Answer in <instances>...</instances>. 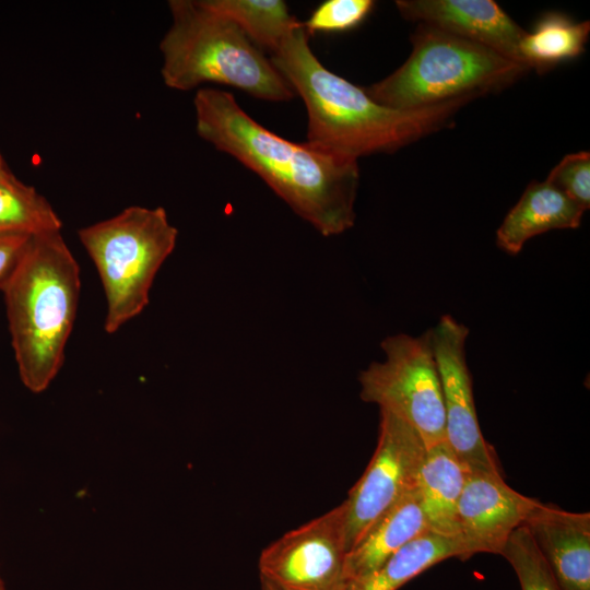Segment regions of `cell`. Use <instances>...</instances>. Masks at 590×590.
<instances>
[{"label": "cell", "instance_id": "1", "mask_svg": "<svg viewBox=\"0 0 590 590\" xmlns=\"http://www.w3.org/2000/svg\"><path fill=\"white\" fill-rule=\"evenodd\" d=\"M193 106L198 135L256 173L321 235H339L354 225L357 160L281 138L222 90L199 88Z\"/></svg>", "mask_w": 590, "mask_h": 590}, {"label": "cell", "instance_id": "2", "mask_svg": "<svg viewBox=\"0 0 590 590\" xmlns=\"http://www.w3.org/2000/svg\"><path fill=\"white\" fill-rule=\"evenodd\" d=\"M309 34L298 21L271 51L275 69L303 99L307 142L337 154L361 156L394 152L436 132L476 96L402 110L384 106L359 87L328 70L309 46Z\"/></svg>", "mask_w": 590, "mask_h": 590}, {"label": "cell", "instance_id": "3", "mask_svg": "<svg viewBox=\"0 0 590 590\" xmlns=\"http://www.w3.org/2000/svg\"><path fill=\"white\" fill-rule=\"evenodd\" d=\"M80 288V267L60 231L32 235L3 290L20 378L32 392L44 391L63 364Z\"/></svg>", "mask_w": 590, "mask_h": 590}, {"label": "cell", "instance_id": "4", "mask_svg": "<svg viewBox=\"0 0 590 590\" xmlns=\"http://www.w3.org/2000/svg\"><path fill=\"white\" fill-rule=\"evenodd\" d=\"M168 8L172 23L160 43L166 86L190 91L215 83L269 102L295 96L262 49L204 0H170Z\"/></svg>", "mask_w": 590, "mask_h": 590}, {"label": "cell", "instance_id": "5", "mask_svg": "<svg viewBox=\"0 0 590 590\" xmlns=\"http://www.w3.org/2000/svg\"><path fill=\"white\" fill-rule=\"evenodd\" d=\"M405 62L364 87L375 102L410 110L506 87L528 68L481 44L417 23Z\"/></svg>", "mask_w": 590, "mask_h": 590}, {"label": "cell", "instance_id": "6", "mask_svg": "<svg viewBox=\"0 0 590 590\" xmlns=\"http://www.w3.org/2000/svg\"><path fill=\"white\" fill-rule=\"evenodd\" d=\"M78 235L105 292L104 329L114 333L149 304L155 275L173 252L178 231L164 208L131 205Z\"/></svg>", "mask_w": 590, "mask_h": 590}, {"label": "cell", "instance_id": "7", "mask_svg": "<svg viewBox=\"0 0 590 590\" xmlns=\"http://www.w3.org/2000/svg\"><path fill=\"white\" fill-rule=\"evenodd\" d=\"M386 355L358 376L361 398L410 424L426 448L446 441L441 385L430 329L420 337L400 333L381 342Z\"/></svg>", "mask_w": 590, "mask_h": 590}, {"label": "cell", "instance_id": "8", "mask_svg": "<svg viewBox=\"0 0 590 590\" xmlns=\"http://www.w3.org/2000/svg\"><path fill=\"white\" fill-rule=\"evenodd\" d=\"M426 453L420 434L396 414L380 410L378 442L345 505L347 552L416 485Z\"/></svg>", "mask_w": 590, "mask_h": 590}, {"label": "cell", "instance_id": "9", "mask_svg": "<svg viewBox=\"0 0 590 590\" xmlns=\"http://www.w3.org/2000/svg\"><path fill=\"white\" fill-rule=\"evenodd\" d=\"M346 555L342 502L264 547L259 576L280 590H343Z\"/></svg>", "mask_w": 590, "mask_h": 590}, {"label": "cell", "instance_id": "10", "mask_svg": "<svg viewBox=\"0 0 590 590\" xmlns=\"http://www.w3.org/2000/svg\"><path fill=\"white\" fill-rule=\"evenodd\" d=\"M430 337L441 385L447 445L469 470L503 475L496 451L485 440L477 421L465 354L468 327L444 315L430 329Z\"/></svg>", "mask_w": 590, "mask_h": 590}, {"label": "cell", "instance_id": "11", "mask_svg": "<svg viewBox=\"0 0 590 590\" xmlns=\"http://www.w3.org/2000/svg\"><path fill=\"white\" fill-rule=\"evenodd\" d=\"M541 502L511 488L503 475L469 470L458 503V536L467 557L500 555L510 534Z\"/></svg>", "mask_w": 590, "mask_h": 590}, {"label": "cell", "instance_id": "12", "mask_svg": "<svg viewBox=\"0 0 590 590\" xmlns=\"http://www.w3.org/2000/svg\"><path fill=\"white\" fill-rule=\"evenodd\" d=\"M396 5L405 20L428 24L481 44L523 64L520 42L526 31L495 1L399 0Z\"/></svg>", "mask_w": 590, "mask_h": 590}, {"label": "cell", "instance_id": "13", "mask_svg": "<svg viewBox=\"0 0 590 590\" xmlns=\"http://www.w3.org/2000/svg\"><path fill=\"white\" fill-rule=\"evenodd\" d=\"M523 526L560 590H590V514L540 503Z\"/></svg>", "mask_w": 590, "mask_h": 590}, {"label": "cell", "instance_id": "14", "mask_svg": "<svg viewBox=\"0 0 590 590\" xmlns=\"http://www.w3.org/2000/svg\"><path fill=\"white\" fill-rule=\"evenodd\" d=\"M586 210L546 179L531 181L496 232L497 246L518 255L532 237L552 229L577 228Z\"/></svg>", "mask_w": 590, "mask_h": 590}, {"label": "cell", "instance_id": "15", "mask_svg": "<svg viewBox=\"0 0 590 590\" xmlns=\"http://www.w3.org/2000/svg\"><path fill=\"white\" fill-rule=\"evenodd\" d=\"M468 472L446 441L426 448L415 488L429 531L458 536L457 509Z\"/></svg>", "mask_w": 590, "mask_h": 590}, {"label": "cell", "instance_id": "16", "mask_svg": "<svg viewBox=\"0 0 590 590\" xmlns=\"http://www.w3.org/2000/svg\"><path fill=\"white\" fill-rule=\"evenodd\" d=\"M427 531L414 487L347 552L345 583L368 576L402 546Z\"/></svg>", "mask_w": 590, "mask_h": 590}, {"label": "cell", "instance_id": "17", "mask_svg": "<svg viewBox=\"0 0 590 590\" xmlns=\"http://www.w3.org/2000/svg\"><path fill=\"white\" fill-rule=\"evenodd\" d=\"M452 557L468 559L460 539L427 531L402 546L368 576L346 582L343 590H398L426 569Z\"/></svg>", "mask_w": 590, "mask_h": 590}, {"label": "cell", "instance_id": "18", "mask_svg": "<svg viewBox=\"0 0 590 590\" xmlns=\"http://www.w3.org/2000/svg\"><path fill=\"white\" fill-rule=\"evenodd\" d=\"M590 33L588 21L576 22L559 12H548L540 17L531 32L520 42V57L528 69L539 73L558 63L580 56Z\"/></svg>", "mask_w": 590, "mask_h": 590}, {"label": "cell", "instance_id": "19", "mask_svg": "<svg viewBox=\"0 0 590 590\" xmlns=\"http://www.w3.org/2000/svg\"><path fill=\"white\" fill-rule=\"evenodd\" d=\"M62 222L49 201L9 170L0 177V233L36 235L60 231Z\"/></svg>", "mask_w": 590, "mask_h": 590}, {"label": "cell", "instance_id": "20", "mask_svg": "<svg viewBox=\"0 0 590 590\" xmlns=\"http://www.w3.org/2000/svg\"><path fill=\"white\" fill-rule=\"evenodd\" d=\"M235 22L260 49L270 52L298 22L282 0H204Z\"/></svg>", "mask_w": 590, "mask_h": 590}, {"label": "cell", "instance_id": "21", "mask_svg": "<svg viewBox=\"0 0 590 590\" xmlns=\"http://www.w3.org/2000/svg\"><path fill=\"white\" fill-rule=\"evenodd\" d=\"M500 555L516 573L521 590H560L524 526L510 534Z\"/></svg>", "mask_w": 590, "mask_h": 590}, {"label": "cell", "instance_id": "22", "mask_svg": "<svg viewBox=\"0 0 590 590\" xmlns=\"http://www.w3.org/2000/svg\"><path fill=\"white\" fill-rule=\"evenodd\" d=\"M374 7L373 0H327L320 3L302 24L309 36L317 32H346L357 27Z\"/></svg>", "mask_w": 590, "mask_h": 590}, {"label": "cell", "instance_id": "23", "mask_svg": "<svg viewBox=\"0 0 590 590\" xmlns=\"http://www.w3.org/2000/svg\"><path fill=\"white\" fill-rule=\"evenodd\" d=\"M546 180L588 210L590 206V153L585 151L567 154L550 172Z\"/></svg>", "mask_w": 590, "mask_h": 590}, {"label": "cell", "instance_id": "24", "mask_svg": "<svg viewBox=\"0 0 590 590\" xmlns=\"http://www.w3.org/2000/svg\"><path fill=\"white\" fill-rule=\"evenodd\" d=\"M32 235L16 232L0 233V290L3 291L17 270Z\"/></svg>", "mask_w": 590, "mask_h": 590}, {"label": "cell", "instance_id": "25", "mask_svg": "<svg viewBox=\"0 0 590 590\" xmlns=\"http://www.w3.org/2000/svg\"><path fill=\"white\" fill-rule=\"evenodd\" d=\"M10 170V168L7 166V163L0 152V177H2L4 174H7Z\"/></svg>", "mask_w": 590, "mask_h": 590}, {"label": "cell", "instance_id": "26", "mask_svg": "<svg viewBox=\"0 0 590 590\" xmlns=\"http://www.w3.org/2000/svg\"><path fill=\"white\" fill-rule=\"evenodd\" d=\"M260 590H280V589L271 585L270 582L260 579Z\"/></svg>", "mask_w": 590, "mask_h": 590}, {"label": "cell", "instance_id": "27", "mask_svg": "<svg viewBox=\"0 0 590 590\" xmlns=\"http://www.w3.org/2000/svg\"><path fill=\"white\" fill-rule=\"evenodd\" d=\"M0 590H7L1 576H0Z\"/></svg>", "mask_w": 590, "mask_h": 590}]
</instances>
